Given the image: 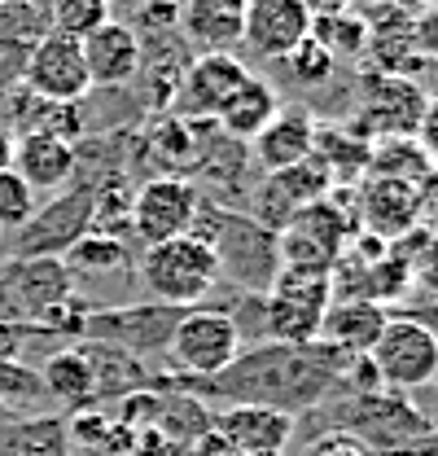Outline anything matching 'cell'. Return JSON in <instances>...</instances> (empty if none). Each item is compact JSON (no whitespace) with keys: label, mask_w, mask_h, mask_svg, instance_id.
I'll use <instances>...</instances> for the list:
<instances>
[{"label":"cell","mask_w":438,"mask_h":456,"mask_svg":"<svg viewBox=\"0 0 438 456\" xmlns=\"http://www.w3.org/2000/svg\"><path fill=\"white\" fill-rule=\"evenodd\" d=\"M342 369H346V355L328 351L320 342H307V346L264 342L250 355L241 351L223 373L207 378V391L237 403H268L280 412H298L325 399L328 387L342 382Z\"/></svg>","instance_id":"obj_1"},{"label":"cell","mask_w":438,"mask_h":456,"mask_svg":"<svg viewBox=\"0 0 438 456\" xmlns=\"http://www.w3.org/2000/svg\"><path fill=\"white\" fill-rule=\"evenodd\" d=\"M136 277L145 285V294L166 307H198L215 285H223L215 246L198 228L158 246H145L136 259Z\"/></svg>","instance_id":"obj_2"},{"label":"cell","mask_w":438,"mask_h":456,"mask_svg":"<svg viewBox=\"0 0 438 456\" xmlns=\"http://www.w3.org/2000/svg\"><path fill=\"white\" fill-rule=\"evenodd\" d=\"M237 355H241V325L228 307H207V303L180 307L175 330L166 338V360L180 373L207 382V378L223 373Z\"/></svg>","instance_id":"obj_3"},{"label":"cell","mask_w":438,"mask_h":456,"mask_svg":"<svg viewBox=\"0 0 438 456\" xmlns=\"http://www.w3.org/2000/svg\"><path fill=\"white\" fill-rule=\"evenodd\" d=\"M328 303H333V273L280 268L264 294V334L272 342L307 346L320 338V321H325Z\"/></svg>","instance_id":"obj_4"},{"label":"cell","mask_w":438,"mask_h":456,"mask_svg":"<svg viewBox=\"0 0 438 456\" xmlns=\"http://www.w3.org/2000/svg\"><path fill=\"white\" fill-rule=\"evenodd\" d=\"M369 364L382 382V391L408 395L438 378V334L426 321L412 316H385L377 342L369 346Z\"/></svg>","instance_id":"obj_5"},{"label":"cell","mask_w":438,"mask_h":456,"mask_svg":"<svg viewBox=\"0 0 438 456\" xmlns=\"http://www.w3.org/2000/svg\"><path fill=\"white\" fill-rule=\"evenodd\" d=\"M198 216H202V184L193 175H166L163 171V175L141 180L132 189L127 232L145 250V246H158V241L189 232L198 224Z\"/></svg>","instance_id":"obj_6"},{"label":"cell","mask_w":438,"mask_h":456,"mask_svg":"<svg viewBox=\"0 0 438 456\" xmlns=\"http://www.w3.org/2000/svg\"><path fill=\"white\" fill-rule=\"evenodd\" d=\"M84 232H93V184L57 189L13 232V259H61Z\"/></svg>","instance_id":"obj_7"},{"label":"cell","mask_w":438,"mask_h":456,"mask_svg":"<svg viewBox=\"0 0 438 456\" xmlns=\"http://www.w3.org/2000/svg\"><path fill=\"white\" fill-rule=\"evenodd\" d=\"M18 84L31 97H45V102H84V93L93 88L88 84V66H84V45L70 40V36L49 31L45 40H36L27 49Z\"/></svg>","instance_id":"obj_8"},{"label":"cell","mask_w":438,"mask_h":456,"mask_svg":"<svg viewBox=\"0 0 438 456\" xmlns=\"http://www.w3.org/2000/svg\"><path fill=\"white\" fill-rule=\"evenodd\" d=\"M180 307L166 303H132V307H110V312H88L84 321V338L110 342L127 355H145V351H166V338L175 330Z\"/></svg>","instance_id":"obj_9"},{"label":"cell","mask_w":438,"mask_h":456,"mask_svg":"<svg viewBox=\"0 0 438 456\" xmlns=\"http://www.w3.org/2000/svg\"><path fill=\"white\" fill-rule=\"evenodd\" d=\"M75 281L66 273L61 259H9V268L0 273V307L4 321H40L53 303L70 298Z\"/></svg>","instance_id":"obj_10"},{"label":"cell","mask_w":438,"mask_h":456,"mask_svg":"<svg viewBox=\"0 0 438 456\" xmlns=\"http://www.w3.org/2000/svg\"><path fill=\"white\" fill-rule=\"evenodd\" d=\"M421 110H426V93H421L412 79H403L399 70H382V75L369 79L364 114H360V123H351V132L364 136V141L412 136Z\"/></svg>","instance_id":"obj_11"},{"label":"cell","mask_w":438,"mask_h":456,"mask_svg":"<svg viewBox=\"0 0 438 456\" xmlns=\"http://www.w3.org/2000/svg\"><path fill=\"white\" fill-rule=\"evenodd\" d=\"M312 36V9L307 0H246L241 22V49L264 61H280Z\"/></svg>","instance_id":"obj_12"},{"label":"cell","mask_w":438,"mask_h":456,"mask_svg":"<svg viewBox=\"0 0 438 456\" xmlns=\"http://www.w3.org/2000/svg\"><path fill=\"white\" fill-rule=\"evenodd\" d=\"M246 75L250 70H246V61L237 53H198L180 70L171 106L184 118H215V110L237 93V84Z\"/></svg>","instance_id":"obj_13"},{"label":"cell","mask_w":438,"mask_h":456,"mask_svg":"<svg viewBox=\"0 0 438 456\" xmlns=\"http://www.w3.org/2000/svg\"><path fill=\"white\" fill-rule=\"evenodd\" d=\"M79 45H84V66H88L93 88H127L145 70V49H141L136 27H127L118 18H110L106 27H97Z\"/></svg>","instance_id":"obj_14"},{"label":"cell","mask_w":438,"mask_h":456,"mask_svg":"<svg viewBox=\"0 0 438 456\" xmlns=\"http://www.w3.org/2000/svg\"><path fill=\"white\" fill-rule=\"evenodd\" d=\"M215 430L241 456H285L294 439V412L268 403H228L215 417Z\"/></svg>","instance_id":"obj_15"},{"label":"cell","mask_w":438,"mask_h":456,"mask_svg":"<svg viewBox=\"0 0 438 456\" xmlns=\"http://www.w3.org/2000/svg\"><path fill=\"white\" fill-rule=\"evenodd\" d=\"M246 0H180L175 36L198 53H237L241 49Z\"/></svg>","instance_id":"obj_16"},{"label":"cell","mask_w":438,"mask_h":456,"mask_svg":"<svg viewBox=\"0 0 438 456\" xmlns=\"http://www.w3.org/2000/svg\"><path fill=\"white\" fill-rule=\"evenodd\" d=\"M360 220L369 228V237L394 241L421 220V189L408 180H390V175H369L364 193H360Z\"/></svg>","instance_id":"obj_17"},{"label":"cell","mask_w":438,"mask_h":456,"mask_svg":"<svg viewBox=\"0 0 438 456\" xmlns=\"http://www.w3.org/2000/svg\"><path fill=\"white\" fill-rule=\"evenodd\" d=\"M9 167L18 171L36 193H57L79 171V145L49 136V132H22V136H13Z\"/></svg>","instance_id":"obj_18"},{"label":"cell","mask_w":438,"mask_h":456,"mask_svg":"<svg viewBox=\"0 0 438 456\" xmlns=\"http://www.w3.org/2000/svg\"><path fill=\"white\" fill-rule=\"evenodd\" d=\"M385 325V307L382 303H373V298H333L325 312V321H320V346L328 351H337V355H346V360H355V355H369V346L377 342Z\"/></svg>","instance_id":"obj_19"},{"label":"cell","mask_w":438,"mask_h":456,"mask_svg":"<svg viewBox=\"0 0 438 456\" xmlns=\"http://www.w3.org/2000/svg\"><path fill=\"white\" fill-rule=\"evenodd\" d=\"M312 145H316V118L312 110H298V106H280L276 118L250 141V159L268 171H285L303 159H312Z\"/></svg>","instance_id":"obj_20"},{"label":"cell","mask_w":438,"mask_h":456,"mask_svg":"<svg viewBox=\"0 0 438 456\" xmlns=\"http://www.w3.org/2000/svg\"><path fill=\"white\" fill-rule=\"evenodd\" d=\"M276 110H280V97H276L272 84L246 75V79L237 84V93L215 110V127L228 136V141L250 145V141H255V136L276 118Z\"/></svg>","instance_id":"obj_21"},{"label":"cell","mask_w":438,"mask_h":456,"mask_svg":"<svg viewBox=\"0 0 438 456\" xmlns=\"http://www.w3.org/2000/svg\"><path fill=\"white\" fill-rule=\"evenodd\" d=\"M36 378H40L45 395L66 403V408H75V412H88L97 403V373H93V360L84 355L79 342L49 351Z\"/></svg>","instance_id":"obj_22"},{"label":"cell","mask_w":438,"mask_h":456,"mask_svg":"<svg viewBox=\"0 0 438 456\" xmlns=\"http://www.w3.org/2000/svg\"><path fill=\"white\" fill-rule=\"evenodd\" d=\"M70 421L57 412L22 417L0 430V456H70Z\"/></svg>","instance_id":"obj_23"},{"label":"cell","mask_w":438,"mask_h":456,"mask_svg":"<svg viewBox=\"0 0 438 456\" xmlns=\"http://www.w3.org/2000/svg\"><path fill=\"white\" fill-rule=\"evenodd\" d=\"M84 355L93 360V373H97V399H123L132 395V391H145L150 387V369H145V360H136V355H127V351H118V346H110V342H93L84 338Z\"/></svg>","instance_id":"obj_24"},{"label":"cell","mask_w":438,"mask_h":456,"mask_svg":"<svg viewBox=\"0 0 438 456\" xmlns=\"http://www.w3.org/2000/svg\"><path fill=\"white\" fill-rule=\"evenodd\" d=\"M61 264H66L70 277H106V273H118V268L132 264V250H127V241L114 237V232H84V237L61 255Z\"/></svg>","instance_id":"obj_25"},{"label":"cell","mask_w":438,"mask_h":456,"mask_svg":"<svg viewBox=\"0 0 438 456\" xmlns=\"http://www.w3.org/2000/svg\"><path fill=\"white\" fill-rule=\"evenodd\" d=\"M312 40H316L333 61H337V57H360V53H369V22H364L355 9L312 13Z\"/></svg>","instance_id":"obj_26"},{"label":"cell","mask_w":438,"mask_h":456,"mask_svg":"<svg viewBox=\"0 0 438 456\" xmlns=\"http://www.w3.org/2000/svg\"><path fill=\"white\" fill-rule=\"evenodd\" d=\"M369 175H390V180L417 184L430 175V159L417 145V136H385V141H373V150H369Z\"/></svg>","instance_id":"obj_27"},{"label":"cell","mask_w":438,"mask_h":456,"mask_svg":"<svg viewBox=\"0 0 438 456\" xmlns=\"http://www.w3.org/2000/svg\"><path fill=\"white\" fill-rule=\"evenodd\" d=\"M110 18H114V0H53L49 4V27L57 36H70V40L93 36Z\"/></svg>","instance_id":"obj_28"},{"label":"cell","mask_w":438,"mask_h":456,"mask_svg":"<svg viewBox=\"0 0 438 456\" xmlns=\"http://www.w3.org/2000/svg\"><path fill=\"white\" fill-rule=\"evenodd\" d=\"M49 27V9H40V0L27 4H0V40L13 49H31L36 40H45Z\"/></svg>","instance_id":"obj_29"},{"label":"cell","mask_w":438,"mask_h":456,"mask_svg":"<svg viewBox=\"0 0 438 456\" xmlns=\"http://www.w3.org/2000/svg\"><path fill=\"white\" fill-rule=\"evenodd\" d=\"M36 207H40V193L13 167H0V232H18L36 216Z\"/></svg>","instance_id":"obj_30"},{"label":"cell","mask_w":438,"mask_h":456,"mask_svg":"<svg viewBox=\"0 0 438 456\" xmlns=\"http://www.w3.org/2000/svg\"><path fill=\"white\" fill-rule=\"evenodd\" d=\"M280 61H285V66L294 70V79H303V84H325L328 75H333V66H337V61H333V57H328L312 36H307L294 53L280 57Z\"/></svg>","instance_id":"obj_31"},{"label":"cell","mask_w":438,"mask_h":456,"mask_svg":"<svg viewBox=\"0 0 438 456\" xmlns=\"http://www.w3.org/2000/svg\"><path fill=\"white\" fill-rule=\"evenodd\" d=\"M303 456H377L369 444H360L355 435H346V430H328L320 439H312Z\"/></svg>","instance_id":"obj_32"},{"label":"cell","mask_w":438,"mask_h":456,"mask_svg":"<svg viewBox=\"0 0 438 456\" xmlns=\"http://www.w3.org/2000/svg\"><path fill=\"white\" fill-rule=\"evenodd\" d=\"M132 456H184V448L171 444L158 426H141L132 430Z\"/></svg>","instance_id":"obj_33"},{"label":"cell","mask_w":438,"mask_h":456,"mask_svg":"<svg viewBox=\"0 0 438 456\" xmlns=\"http://www.w3.org/2000/svg\"><path fill=\"white\" fill-rule=\"evenodd\" d=\"M417 145L426 150V159L430 163H438V97L434 102H426V110H421V118H417Z\"/></svg>","instance_id":"obj_34"},{"label":"cell","mask_w":438,"mask_h":456,"mask_svg":"<svg viewBox=\"0 0 438 456\" xmlns=\"http://www.w3.org/2000/svg\"><path fill=\"white\" fill-rule=\"evenodd\" d=\"M412 49H421V53H434L438 57V9L421 13V18L412 22Z\"/></svg>","instance_id":"obj_35"},{"label":"cell","mask_w":438,"mask_h":456,"mask_svg":"<svg viewBox=\"0 0 438 456\" xmlns=\"http://www.w3.org/2000/svg\"><path fill=\"white\" fill-rule=\"evenodd\" d=\"M184 456H241V452H237V448H232V444H228V439L219 435L215 426H211V430H207L202 439H193V448H189Z\"/></svg>","instance_id":"obj_36"},{"label":"cell","mask_w":438,"mask_h":456,"mask_svg":"<svg viewBox=\"0 0 438 456\" xmlns=\"http://www.w3.org/2000/svg\"><path fill=\"white\" fill-rule=\"evenodd\" d=\"M355 4H369V0H307L312 13H328V9H355Z\"/></svg>","instance_id":"obj_37"},{"label":"cell","mask_w":438,"mask_h":456,"mask_svg":"<svg viewBox=\"0 0 438 456\" xmlns=\"http://www.w3.org/2000/svg\"><path fill=\"white\" fill-rule=\"evenodd\" d=\"M9 159H13V132L0 127V167H9Z\"/></svg>","instance_id":"obj_38"},{"label":"cell","mask_w":438,"mask_h":456,"mask_svg":"<svg viewBox=\"0 0 438 456\" xmlns=\"http://www.w3.org/2000/svg\"><path fill=\"white\" fill-rule=\"evenodd\" d=\"M403 4H412V0H394V9H403Z\"/></svg>","instance_id":"obj_39"},{"label":"cell","mask_w":438,"mask_h":456,"mask_svg":"<svg viewBox=\"0 0 438 456\" xmlns=\"http://www.w3.org/2000/svg\"><path fill=\"white\" fill-rule=\"evenodd\" d=\"M0 4H27V0H0Z\"/></svg>","instance_id":"obj_40"},{"label":"cell","mask_w":438,"mask_h":456,"mask_svg":"<svg viewBox=\"0 0 438 456\" xmlns=\"http://www.w3.org/2000/svg\"><path fill=\"white\" fill-rule=\"evenodd\" d=\"M0 321H4V307H0Z\"/></svg>","instance_id":"obj_41"},{"label":"cell","mask_w":438,"mask_h":456,"mask_svg":"<svg viewBox=\"0 0 438 456\" xmlns=\"http://www.w3.org/2000/svg\"><path fill=\"white\" fill-rule=\"evenodd\" d=\"M0 241H4V232H0Z\"/></svg>","instance_id":"obj_42"},{"label":"cell","mask_w":438,"mask_h":456,"mask_svg":"<svg viewBox=\"0 0 438 456\" xmlns=\"http://www.w3.org/2000/svg\"><path fill=\"white\" fill-rule=\"evenodd\" d=\"M434 9H438V0H434Z\"/></svg>","instance_id":"obj_43"}]
</instances>
